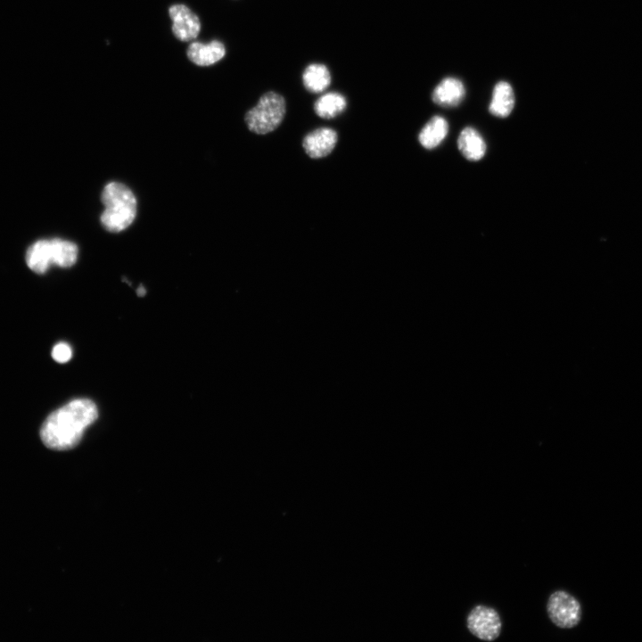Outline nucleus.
Wrapping results in <instances>:
<instances>
[{
    "mask_svg": "<svg viewBox=\"0 0 642 642\" xmlns=\"http://www.w3.org/2000/svg\"><path fill=\"white\" fill-rule=\"evenodd\" d=\"M97 417V407L91 399L70 400L47 416L41 426L40 438L49 449H72L79 443L86 429Z\"/></svg>",
    "mask_w": 642,
    "mask_h": 642,
    "instance_id": "1",
    "label": "nucleus"
},
{
    "mask_svg": "<svg viewBox=\"0 0 642 642\" xmlns=\"http://www.w3.org/2000/svg\"><path fill=\"white\" fill-rule=\"evenodd\" d=\"M104 210L100 221L104 229L119 233L128 228L136 216V198L126 185L112 181L105 185L101 193Z\"/></svg>",
    "mask_w": 642,
    "mask_h": 642,
    "instance_id": "2",
    "label": "nucleus"
},
{
    "mask_svg": "<svg viewBox=\"0 0 642 642\" xmlns=\"http://www.w3.org/2000/svg\"><path fill=\"white\" fill-rule=\"evenodd\" d=\"M285 114V100L275 92L264 94L256 106L245 114L248 128L256 134L264 135L275 130L283 121Z\"/></svg>",
    "mask_w": 642,
    "mask_h": 642,
    "instance_id": "3",
    "label": "nucleus"
},
{
    "mask_svg": "<svg viewBox=\"0 0 642 642\" xmlns=\"http://www.w3.org/2000/svg\"><path fill=\"white\" fill-rule=\"evenodd\" d=\"M546 609L551 622L560 629L574 628L581 619L580 602L564 590L554 591L548 597Z\"/></svg>",
    "mask_w": 642,
    "mask_h": 642,
    "instance_id": "4",
    "label": "nucleus"
},
{
    "mask_svg": "<svg viewBox=\"0 0 642 642\" xmlns=\"http://www.w3.org/2000/svg\"><path fill=\"white\" fill-rule=\"evenodd\" d=\"M466 627L469 632L483 641L497 639L502 630V621L498 612L489 605H477L466 616Z\"/></svg>",
    "mask_w": 642,
    "mask_h": 642,
    "instance_id": "5",
    "label": "nucleus"
},
{
    "mask_svg": "<svg viewBox=\"0 0 642 642\" xmlns=\"http://www.w3.org/2000/svg\"><path fill=\"white\" fill-rule=\"evenodd\" d=\"M172 20V32L180 41L187 42L197 37L201 30L199 17L185 4H173L169 9Z\"/></svg>",
    "mask_w": 642,
    "mask_h": 642,
    "instance_id": "6",
    "label": "nucleus"
},
{
    "mask_svg": "<svg viewBox=\"0 0 642 642\" xmlns=\"http://www.w3.org/2000/svg\"><path fill=\"white\" fill-rule=\"evenodd\" d=\"M337 139V133L333 129L321 128L309 133L302 141V146L309 157L318 159L332 152Z\"/></svg>",
    "mask_w": 642,
    "mask_h": 642,
    "instance_id": "7",
    "label": "nucleus"
},
{
    "mask_svg": "<svg viewBox=\"0 0 642 642\" xmlns=\"http://www.w3.org/2000/svg\"><path fill=\"white\" fill-rule=\"evenodd\" d=\"M186 54L188 59L198 66H210L220 61L226 54L223 43L212 40L208 44L193 42L189 45Z\"/></svg>",
    "mask_w": 642,
    "mask_h": 642,
    "instance_id": "8",
    "label": "nucleus"
},
{
    "mask_svg": "<svg viewBox=\"0 0 642 642\" xmlns=\"http://www.w3.org/2000/svg\"><path fill=\"white\" fill-rule=\"evenodd\" d=\"M465 88L463 82L453 77L442 79L432 92V101L444 107L458 105L464 99Z\"/></svg>",
    "mask_w": 642,
    "mask_h": 642,
    "instance_id": "9",
    "label": "nucleus"
},
{
    "mask_svg": "<svg viewBox=\"0 0 642 642\" xmlns=\"http://www.w3.org/2000/svg\"><path fill=\"white\" fill-rule=\"evenodd\" d=\"M457 146L463 156L471 161L481 160L486 152L484 139L476 129L471 127H466L460 132Z\"/></svg>",
    "mask_w": 642,
    "mask_h": 642,
    "instance_id": "10",
    "label": "nucleus"
},
{
    "mask_svg": "<svg viewBox=\"0 0 642 642\" xmlns=\"http://www.w3.org/2000/svg\"><path fill=\"white\" fill-rule=\"evenodd\" d=\"M514 106V93L506 81L498 82L493 89L492 98L489 105L490 112L499 118L507 117Z\"/></svg>",
    "mask_w": 642,
    "mask_h": 642,
    "instance_id": "11",
    "label": "nucleus"
},
{
    "mask_svg": "<svg viewBox=\"0 0 642 642\" xmlns=\"http://www.w3.org/2000/svg\"><path fill=\"white\" fill-rule=\"evenodd\" d=\"M448 132V121L441 116H433L419 133V143L425 149H433L444 140Z\"/></svg>",
    "mask_w": 642,
    "mask_h": 642,
    "instance_id": "12",
    "label": "nucleus"
},
{
    "mask_svg": "<svg viewBox=\"0 0 642 642\" xmlns=\"http://www.w3.org/2000/svg\"><path fill=\"white\" fill-rule=\"evenodd\" d=\"M26 262L28 267L37 274L46 272L53 264L50 240L34 243L27 251Z\"/></svg>",
    "mask_w": 642,
    "mask_h": 642,
    "instance_id": "13",
    "label": "nucleus"
},
{
    "mask_svg": "<svg viewBox=\"0 0 642 642\" xmlns=\"http://www.w3.org/2000/svg\"><path fill=\"white\" fill-rule=\"evenodd\" d=\"M302 81L304 86L309 92L321 93L330 85V72L325 65L312 63L305 69L302 74Z\"/></svg>",
    "mask_w": 642,
    "mask_h": 642,
    "instance_id": "14",
    "label": "nucleus"
},
{
    "mask_svg": "<svg viewBox=\"0 0 642 642\" xmlns=\"http://www.w3.org/2000/svg\"><path fill=\"white\" fill-rule=\"evenodd\" d=\"M50 242L53 264L70 268L76 263L78 248L74 243L60 238L52 239Z\"/></svg>",
    "mask_w": 642,
    "mask_h": 642,
    "instance_id": "15",
    "label": "nucleus"
},
{
    "mask_svg": "<svg viewBox=\"0 0 642 642\" xmlns=\"http://www.w3.org/2000/svg\"><path fill=\"white\" fill-rule=\"evenodd\" d=\"M346 105V99L343 95L331 92L323 95L317 99L314 104V110L323 119H333L342 113Z\"/></svg>",
    "mask_w": 642,
    "mask_h": 642,
    "instance_id": "16",
    "label": "nucleus"
},
{
    "mask_svg": "<svg viewBox=\"0 0 642 642\" xmlns=\"http://www.w3.org/2000/svg\"><path fill=\"white\" fill-rule=\"evenodd\" d=\"M72 357V349L66 342L55 344L52 350V358L58 363H66Z\"/></svg>",
    "mask_w": 642,
    "mask_h": 642,
    "instance_id": "17",
    "label": "nucleus"
},
{
    "mask_svg": "<svg viewBox=\"0 0 642 642\" xmlns=\"http://www.w3.org/2000/svg\"><path fill=\"white\" fill-rule=\"evenodd\" d=\"M136 294H137L139 297H144V296L146 294V290H145V288H144L143 285H140V286L136 289Z\"/></svg>",
    "mask_w": 642,
    "mask_h": 642,
    "instance_id": "18",
    "label": "nucleus"
}]
</instances>
